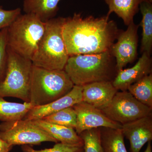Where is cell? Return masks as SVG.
I'll list each match as a JSON object with an SVG mask.
<instances>
[{"label":"cell","mask_w":152,"mask_h":152,"mask_svg":"<svg viewBox=\"0 0 152 152\" xmlns=\"http://www.w3.org/2000/svg\"><path fill=\"white\" fill-rule=\"evenodd\" d=\"M120 31L116 23L106 15L84 18L75 13L65 18L62 35L70 57L110 50Z\"/></svg>","instance_id":"1"},{"label":"cell","mask_w":152,"mask_h":152,"mask_svg":"<svg viewBox=\"0 0 152 152\" xmlns=\"http://www.w3.org/2000/svg\"><path fill=\"white\" fill-rule=\"evenodd\" d=\"M64 70L74 85L82 86L94 82H112L118 72L110 50L69 57Z\"/></svg>","instance_id":"2"},{"label":"cell","mask_w":152,"mask_h":152,"mask_svg":"<svg viewBox=\"0 0 152 152\" xmlns=\"http://www.w3.org/2000/svg\"><path fill=\"white\" fill-rule=\"evenodd\" d=\"M65 18L45 22L43 35L31 61L33 65L52 70H63L69 58L62 35Z\"/></svg>","instance_id":"3"},{"label":"cell","mask_w":152,"mask_h":152,"mask_svg":"<svg viewBox=\"0 0 152 152\" xmlns=\"http://www.w3.org/2000/svg\"><path fill=\"white\" fill-rule=\"evenodd\" d=\"M74 84L64 70H52L33 66L30 81L29 102L44 105L69 92Z\"/></svg>","instance_id":"4"},{"label":"cell","mask_w":152,"mask_h":152,"mask_svg":"<svg viewBox=\"0 0 152 152\" xmlns=\"http://www.w3.org/2000/svg\"><path fill=\"white\" fill-rule=\"evenodd\" d=\"M45 23L31 14H21L7 28V47L31 60L43 35Z\"/></svg>","instance_id":"5"},{"label":"cell","mask_w":152,"mask_h":152,"mask_svg":"<svg viewBox=\"0 0 152 152\" xmlns=\"http://www.w3.org/2000/svg\"><path fill=\"white\" fill-rule=\"evenodd\" d=\"M7 53L5 72L0 82V97H12L29 102L32 62L7 47Z\"/></svg>","instance_id":"6"},{"label":"cell","mask_w":152,"mask_h":152,"mask_svg":"<svg viewBox=\"0 0 152 152\" xmlns=\"http://www.w3.org/2000/svg\"><path fill=\"white\" fill-rule=\"evenodd\" d=\"M0 138L10 145H38L58 141L31 121L16 120L0 124Z\"/></svg>","instance_id":"7"},{"label":"cell","mask_w":152,"mask_h":152,"mask_svg":"<svg viewBox=\"0 0 152 152\" xmlns=\"http://www.w3.org/2000/svg\"><path fill=\"white\" fill-rule=\"evenodd\" d=\"M121 125L152 115V109L140 102L128 91H118L107 107L101 110Z\"/></svg>","instance_id":"8"},{"label":"cell","mask_w":152,"mask_h":152,"mask_svg":"<svg viewBox=\"0 0 152 152\" xmlns=\"http://www.w3.org/2000/svg\"><path fill=\"white\" fill-rule=\"evenodd\" d=\"M139 26L132 22L125 31H121L110 50L115 59L117 70L124 69L129 63L134 61L137 56Z\"/></svg>","instance_id":"9"},{"label":"cell","mask_w":152,"mask_h":152,"mask_svg":"<svg viewBox=\"0 0 152 152\" xmlns=\"http://www.w3.org/2000/svg\"><path fill=\"white\" fill-rule=\"evenodd\" d=\"M72 107L77 115L75 129L78 135L84 131L94 128L122 129V125L110 119L101 110L83 101Z\"/></svg>","instance_id":"10"},{"label":"cell","mask_w":152,"mask_h":152,"mask_svg":"<svg viewBox=\"0 0 152 152\" xmlns=\"http://www.w3.org/2000/svg\"><path fill=\"white\" fill-rule=\"evenodd\" d=\"M83 88L82 86L74 85L70 91L64 96L44 105L34 106L23 119H41L63 109L72 107L82 102Z\"/></svg>","instance_id":"11"},{"label":"cell","mask_w":152,"mask_h":152,"mask_svg":"<svg viewBox=\"0 0 152 152\" xmlns=\"http://www.w3.org/2000/svg\"><path fill=\"white\" fill-rule=\"evenodd\" d=\"M124 137L129 141L132 152H140L152 140V115L141 118L122 125Z\"/></svg>","instance_id":"12"},{"label":"cell","mask_w":152,"mask_h":152,"mask_svg":"<svg viewBox=\"0 0 152 152\" xmlns=\"http://www.w3.org/2000/svg\"><path fill=\"white\" fill-rule=\"evenodd\" d=\"M152 67L151 58L143 53L134 66L119 71L112 83L118 91H127L131 85L152 73Z\"/></svg>","instance_id":"13"},{"label":"cell","mask_w":152,"mask_h":152,"mask_svg":"<svg viewBox=\"0 0 152 152\" xmlns=\"http://www.w3.org/2000/svg\"><path fill=\"white\" fill-rule=\"evenodd\" d=\"M83 87L82 101L100 110L108 106L118 91L110 81L94 82Z\"/></svg>","instance_id":"14"},{"label":"cell","mask_w":152,"mask_h":152,"mask_svg":"<svg viewBox=\"0 0 152 152\" xmlns=\"http://www.w3.org/2000/svg\"><path fill=\"white\" fill-rule=\"evenodd\" d=\"M31 121L58 142L67 145H83L81 138L73 128L55 124L43 119Z\"/></svg>","instance_id":"15"},{"label":"cell","mask_w":152,"mask_h":152,"mask_svg":"<svg viewBox=\"0 0 152 152\" xmlns=\"http://www.w3.org/2000/svg\"><path fill=\"white\" fill-rule=\"evenodd\" d=\"M61 0H24L23 10L31 14L45 23L56 18L59 10L58 4Z\"/></svg>","instance_id":"16"},{"label":"cell","mask_w":152,"mask_h":152,"mask_svg":"<svg viewBox=\"0 0 152 152\" xmlns=\"http://www.w3.org/2000/svg\"><path fill=\"white\" fill-rule=\"evenodd\" d=\"M144 0H105L108 6L109 10L106 15L108 18L115 13L122 19L124 23L129 26L134 21L135 15L138 12L140 4Z\"/></svg>","instance_id":"17"},{"label":"cell","mask_w":152,"mask_h":152,"mask_svg":"<svg viewBox=\"0 0 152 152\" xmlns=\"http://www.w3.org/2000/svg\"><path fill=\"white\" fill-rule=\"evenodd\" d=\"M152 3L147 1H142L139 7L142 15L140 23L142 39L141 52L151 56L152 49Z\"/></svg>","instance_id":"18"},{"label":"cell","mask_w":152,"mask_h":152,"mask_svg":"<svg viewBox=\"0 0 152 152\" xmlns=\"http://www.w3.org/2000/svg\"><path fill=\"white\" fill-rule=\"evenodd\" d=\"M34 106L30 102H12L0 97V121L2 122L23 119Z\"/></svg>","instance_id":"19"},{"label":"cell","mask_w":152,"mask_h":152,"mask_svg":"<svg viewBox=\"0 0 152 152\" xmlns=\"http://www.w3.org/2000/svg\"><path fill=\"white\" fill-rule=\"evenodd\" d=\"M101 140L104 152H128L121 129L101 127Z\"/></svg>","instance_id":"20"},{"label":"cell","mask_w":152,"mask_h":152,"mask_svg":"<svg viewBox=\"0 0 152 152\" xmlns=\"http://www.w3.org/2000/svg\"><path fill=\"white\" fill-rule=\"evenodd\" d=\"M127 91L140 102L152 109V73L131 85Z\"/></svg>","instance_id":"21"},{"label":"cell","mask_w":152,"mask_h":152,"mask_svg":"<svg viewBox=\"0 0 152 152\" xmlns=\"http://www.w3.org/2000/svg\"><path fill=\"white\" fill-rule=\"evenodd\" d=\"M41 119L49 123L75 129L77 115L73 107L63 109Z\"/></svg>","instance_id":"22"},{"label":"cell","mask_w":152,"mask_h":152,"mask_svg":"<svg viewBox=\"0 0 152 152\" xmlns=\"http://www.w3.org/2000/svg\"><path fill=\"white\" fill-rule=\"evenodd\" d=\"M79 135L83 141L84 152H104L101 143L100 128L84 131Z\"/></svg>","instance_id":"23"},{"label":"cell","mask_w":152,"mask_h":152,"mask_svg":"<svg viewBox=\"0 0 152 152\" xmlns=\"http://www.w3.org/2000/svg\"><path fill=\"white\" fill-rule=\"evenodd\" d=\"M24 152H80L83 150V145H67L62 143H56L53 148L44 150H35L28 145L23 146Z\"/></svg>","instance_id":"24"},{"label":"cell","mask_w":152,"mask_h":152,"mask_svg":"<svg viewBox=\"0 0 152 152\" xmlns=\"http://www.w3.org/2000/svg\"><path fill=\"white\" fill-rule=\"evenodd\" d=\"M21 14L20 8L12 10H5L0 6V31L8 27L17 17Z\"/></svg>","instance_id":"25"},{"label":"cell","mask_w":152,"mask_h":152,"mask_svg":"<svg viewBox=\"0 0 152 152\" xmlns=\"http://www.w3.org/2000/svg\"><path fill=\"white\" fill-rule=\"evenodd\" d=\"M7 28L0 31V82L4 75L7 65Z\"/></svg>","instance_id":"26"},{"label":"cell","mask_w":152,"mask_h":152,"mask_svg":"<svg viewBox=\"0 0 152 152\" xmlns=\"http://www.w3.org/2000/svg\"><path fill=\"white\" fill-rule=\"evenodd\" d=\"M12 147L0 138V152H9Z\"/></svg>","instance_id":"27"},{"label":"cell","mask_w":152,"mask_h":152,"mask_svg":"<svg viewBox=\"0 0 152 152\" xmlns=\"http://www.w3.org/2000/svg\"><path fill=\"white\" fill-rule=\"evenodd\" d=\"M145 152H152V147L151 142H148V145Z\"/></svg>","instance_id":"28"},{"label":"cell","mask_w":152,"mask_h":152,"mask_svg":"<svg viewBox=\"0 0 152 152\" xmlns=\"http://www.w3.org/2000/svg\"><path fill=\"white\" fill-rule=\"evenodd\" d=\"M144 1H147L150 2L152 3V0H144Z\"/></svg>","instance_id":"29"},{"label":"cell","mask_w":152,"mask_h":152,"mask_svg":"<svg viewBox=\"0 0 152 152\" xmlns=\"http://www.w3.org/2000/svg\"><path fill=\"white\" fill-rule=\"evenodd\" d=\"M80 152H84L83 150V151H82Z\"/></svg>","instance_id":"30"}]
</instances>
